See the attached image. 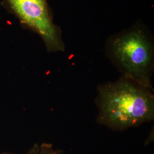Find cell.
Masks as SVG:
<instances>
[{
	"label": "cell",
	"instance_id": "obj_1",
	"mask_svg": "<svg viewBox=\"0 0 154 154\" xmlns=\"http://www.w3.org/2000/svg\"><path fill=\"white\" fill-rule=\"evenodd\" d=\"M151 90L127 78L103 86L99 90V121L122 129L152 120L154 100Z\"/></svg>",
	"mask_w": 154,
	"mask_h": 154
},
{
	"label": "cell",
	"instance_id": "obj_2",
	"mask_svg": "<svg viewBox=\"0 0 154 154\" xmlns=\"http://www.w3.org/2000/svg\"><path fill=\"white\" fill-rule=\"evenodd\" d=\"M110 46L113 58L125 72L126 78L151 89L154 53L146 33L141 29L132 28L113 37Z\"/></svg>",
	"mask_w": 154,
	"mask_h": 154
},
{
	"label": "cell",
	"instance_id": "obj_3",
	"mask_svg": "<svg viewBox=\"0 0 154 154\" xmlns=\"http://www.w3.org/2000/svg\"><path fill=\"white\" fill-rule=\"evenodd\" d=\"M22 23L42 38L48 51H62L60 29L53 22L47 0H4Z\"/></svg>",
	"mask_w": 154,
	"mask_h": 154
},
{
	"label": "cell",
	"instance_id": "obj_4",
	"mask_svg": "<svg viewBox=\"0 0 154 154\" xmlns=\"http://www.w3.org/2000/svg\"><path fill=\"white\" fill-rule=\"evenodd\" d=\"M61 150L53 149L51 144L44 143L39 147L38 150L35 154H61Z\"/></svg>",
	"mask_w": 154,
	"mask_h": 154
},
{
	"label": "cell",
	"instance_id": "obj_5",
	"mask_svg": "<svg viewBox=\"0 0 154 154\" xmlns=\"http://www.w3.org/2000/svg\"><path fill=\"white\" fill-rule=\"evenodd\" d=\"M38 146H37V145H35V146L33 147V148L32 149V150H30L27 154H35L36 152L38 151Z\"/></svg>",
	"mask_w": 154,
	"mask_h": 154
}]
</instances>
